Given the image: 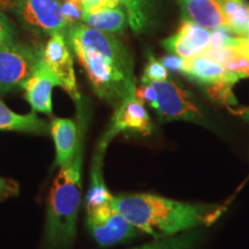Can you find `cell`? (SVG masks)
<instances>
[{
    "mask_svg": "<svg viewBox=\"0 0 249 249\" xmlns=\"http://www.w3.org/2000/svg\"><path fill=\"white\" fill-rule=\"evenodd\" d=\"M113 195L104 181H92L87 194V227L98 245L108 247L126 242L139 234L112 202Z\"/></svg>",
    "mask_w": 249,
    "mask_h": 249,
    "instance_id": "277c9868",
    "label": "cell"
},
{
    "mask_svg": "<svg viewBox=\"0 0 249 249\" xmlns=\"http://www.w3.org/2000/svg\"><path fill=\"white\" fill-rule=\"evenodd\" d=\"M227 20V31L241 37L249 21V2L246 0H219Z\"/></svg>",
    "mask_w": 249,
    "mask_h": 249,
    "instance_id": "ac0fdd59",
    "label": "cell"
},
{
    "mask_svg": "<svg viewBox=\"0 0 249 249\" xmlns=\"http://www.w3.org/2000/svg\"><path fill=\"white\" fill-rule=\"evenodd\" d=\"M42 57V51L12 42L0 48V92L22 88L33 75Z\"/></svg>",
    "mask_w": 249,
    "mask_h": 249,
    "instance_id": "52a82bcc",
    "label": "cell"
},
{
    "mask_svg": "<svg viewBox=\"0 0 249 249\" xmlns=\"http://www.w3.org/2000/svg\"><path fill=\"white\" fill-rule=\"evenodd\" d=\"M233 113H236L239 117H241L242 119L248 121L249 123V107H244V108H240V110L235 111V110H232Z\"/></svg>",
    "mask_w": 249,
    "mask_h": 249,
    "instance_id": "484cf974",
    "label": "cell"
},
{
    "mask_svg": "<svg viewBox=\"0 0 249 249\" xmlns=\"http://www.w3.org/2000/svg\"><path fill=\"white\" fill-rule=\"evenodd\" d=\"M13 40V30L6 15L0 11V48Z\"/></svg>",
    "mask_w": 249,
    "mask_h": 249,
    "instance_id": "603a6c76",
    "label": "cell"
},
{
    "mask_svg": "<svg viewBox=\"0 0 249 249\" xmlns=\"http://www.w3.org/2000/svg\"><path fill=\"white\" fill-rule=\"evenodd\" d=\"M50 134L55 145V166H66L73 160L79 140V123L70 118H53Z\"/></svg>",
    "mask_w": 249,
    "mask_h": 249,
    "instance_id": "4fadbf2b",
    "label": "cell"
},
{
    "mask_svg": "<svg viewBox=\"0 0 249 249\" xmlns=\"http://www.w3.org/2000/svg\"><path fill=\"white\" fill-rule=\"evenodd\" d=\"M66 40L99 98L117 108L135 95L132 58L113 34L79 22L68 28Z\"/></svg>",
    "mask_w": 249,
    "mask_h": 249,
    "instance_id": "6da1fadb",
    "label": "cell"
},
{
    "mask_svg": "<svg viewBox=\"0 0 249 249\" xmlns=\"http://www.w3.org/2000/svg\"><path fill=\"white\" fill-rule=\"evenodd\" d=\"M42 58L58 79L61 88L76 103V107L80 105L81 95L77 88L73 57L66 40V35L61 33L51 35L43 49Z\"/></svg>",
    "mask_w": 249,
    "mask_h": 249,
    "instance_id": "ba28073f",
    "label": "cell"
},
{
    "mask_svg": "<svg viewBox=\"0 0 249 249\" xmlns=\"http://www.w3.org/2000/svg\"><path fill=\"white\" fill-rule=\"evenodd\" d=\"M0 130L44 135L50 133V124L34 111L27 114L17 113L0 99Z\"/></svg>",
    "mask_w": 249,
    "mask_h": 249,
    "instance_id": "9a60e30c",
    "label": "cell"
},
{
    "mask_svg": "<svg viewBox=\"0 0 249 249\" xmlns=\"http://www.w3.org/2000/svg\"><path fill=\"white\" fill-rule=\"evenodd\" d=\"M11 5L9 0H0V8H6Z\"/></svg>",
    "mask_w": 249,
    "mask_h": 249,
    "instance_id": "83f0119b",
    "label": "cell"
},
{
    "mask_svg": "<svg viewBox=\"0 0 249 249\" xmlns=\"http://www.w3.org/2000/svg\"><path fill=\"white\" fill-rule=\"evenodd\" d=\"M18 192V185L17 182L0 177V200L7 198L12 195H17Z\"/></svg>",
    "mask_w": 249,
    "mask_h": 249,
    "instance_id": "cb8c5ba5",
    "label": "cell"
},
{
    "mask_svg": "<svg viewBox=\"0 0 249 249\" xmlns=\"http://www.w3.org/2000/svg\"><path fill=\"white\" fill-rule=\"evenodd\" d=\"M17 12L22 22L35 31L66 35L68 26L61 14L59 0H14Z\"/></svg>",
    "mask_w": 249,
    "mask_h": 249,
    "instance_id": "9c48e42d",
    "label": "cell"
},
{
    "mask_svg": "<svg viewBox=\"0 0 249 249\" xmlns=\"http://www.w3.org/2000/svg\"><path fill=\"white\" fill-rule=\"evenodd\" d=\"M169 79L167 68L160 60L154 57V54L149 53L148 62L144 67V71L141 77V82H152V81H164Z\"/></svg>",
    "mask_w": 249,
    "mask_h": 249,
    "instance_id": "44dd1931",
    "label": "cell"
},
{
    "mask_svg": "<svg viewBox=\"0 0 249 249\" xmlns=\"http://www.w3.org/2000/svg\"><path fill=\"white\" fill-rule=\"evenodd\" d=\"M241 37H244V38H248V39H249V21H248L247 26H246V28H245L244 34H242Z\"/></svg>",
    "mask_w": 249,
    "mask_h": 249,
    "instance_id": "4316f807",
    "label": "cell"
},
{
    "mask_svg": "<svg viewBox=\"0 0 249 249\" xmlns=\"http://www.w3.org/2000/svg\"><path fill=\"white\" fill-rule=\"evenodd\" d=\"M85 13V7L81 0H64L61 2V14L68 28L82 22Z\"/></svg>",
    "mask_w": 249,
    "mask_h": 249,
    "instance_id": "ffe728a7",
    "label": "cell"
},
{
    "mask_svg": "<svg viewBox=\"0 0 249 249\" xmlns=\"http://www.w3.org/2000/svg\"><path fill=\"white\" fill-rule=\"evenodd\" d=\"M85 7L86 13H92V12L101 11L104 8H111L119 6V2L114 0H81Z\"/></svg>",
    "mask_w": 249,
    "mask_h": 249,
    "instance_id": "7402d4cb",
    "label": "cell"
},
{
    "mask_svg": "<svg viewBox=\"0 0 249 249\" xmlns=\"http://www.w3.org/2000/svg\"><path fill=\"white\" fill-rule=\"evenodd\" d=\"M54 87H60L59 81L40 57L33 75L22 86L24 98L34 112L52 116V90Z\"/></svg>",
    "mask_w": 249,
    "mask_h": 249,
    "instance_id": "7c38bea8",
    "label": "cell"
},
{
    "mask_svg": "<svg viewBox=\"0 0 249 249\" xmlns=\"http://www.w3.org/2000/svg\"><path fill=\"white\" fill-rule=\"evenodd\" d=\"M79 140L73 160L55 176L49 195L46 211L44 246L46 249H67L76 235L77 214L81 204V171L85 151L88 119L82 105L77 107Z\"/></svg>",
    "mask_w": 249,
    "mask_h": 249,
    "instance_id": "3957f363",
    "label": "cell"
},
{
    "mask_svg": "<svg viewBox=\"0 0 249 249\" xmlns=\"http://www.w3.org/2000/svg\"><path fill=\"white\" fill-rule=\"evenodd\" d=\"M154 130V124L150 119L148 111L145 110L144 103L135 97L129 96L116 108L111 124L104 134V138L111 141L117 134L129 132L150 135Z\"/></svg>",
    "mask_w": 249,
    "mask_h": 249,
    "instance_id": "30bf717a",
    "label": "cell"
},
{
    "mask_svg": "<svg viewBox=\"0 0 249 249\" xmlns=\"http://www.w3.org/2000/svg\"><path fill=\"white\" fill-rule=\"evenodd\" d=\"M189 20L207 29L227 30V20L219 0H179Z\"/></svg>",
    "mask_w": 249,
    "mask_h": 249,
    "instance_id": "5bb4252c",
    "label": "cell"
},
{
    "mask_svg": "<svg viewBox=\"0 0 249 249\" xmlns=\"http://www.w3.org/2000/svg\"><path fill=\"white\" fill-rule=\"evenodd\" d=\"M197 241L198 232H188L180 235L156 239L154 242L132 249H194Z\"/></svg>",
    "mask_w": 249,
    "mask_h": 249,
    "instance_id": "d6986e66",
    "label": "cell"
},
{
    "mask_svg": "<svg viewBox=\"0 0 249 249\" xmlns=\"http://www.w3.org/2000/svg\"><path fill=\"white\" fill-rule=\"evenodd\" d=\"M213 30L203 28L191 20H185L179 31L164 39L161 45L171 54L188 59L201 55L210 46Z\"/></svg>",
    "mask_w": 249,
    "mask_h": 249,
    "instance_id": "8fae6325",
    "label": "cell"
},
{
    "mask_svg": "<svg viewBox=\"0 0 249 249\" xmlns=\"http://www.w3.org/2000/svg\"><path fill=\"white\" fill-rule=\"evenodd\" d=\"M180 73L197 85L204 87L208 95L213 101L223 105L236 104L232 88L240 80V76L231 71H227L210 58L205 55H196L183 59Z\"/></svg>",
    "mask_w": 249,
    "mask_h": 249,
    "instance_id": "8992f818",
    "label": "cell"
},
{
    "mask_svg": "<svg viewBox=\"0 0 249 249\" xmlns=\"http://www.w3.org/2000/svg\"><path fill=\"white\" fill-rule=\"evenodd\" d=\"M135 97L148 103L163 123L187 120L201 124L204 119L191 95L169 79L142 83L136 87Z\"/></svg>",
    "mask_w": 249,
    "mask_h": 249,
    "instance_id": "5b68a950",
    "label": "cell"
},
{
    "mask_svg": "<svg viewBox=\"0 0 249 249\" xmlns=\"http://www.w3.org/2000/svg\"><path fill=\"white\" fill-rule=\"evenodd\" d=\"M117 210L139 231L155 239L167 238L203 224H213L222 208L193 204L154 194H126L112 198Z\"/></svg>",
    "mask_w": 249,
    "mask_h": 249,
    "instance_id": "7a4b0ae2",
    "label": "cell"
},
{
    "mask_svg": "<svg viewBox=\"0 0 249 249\" xmlns=\"http://www.w3.org/2000/svg\"><path fill=\"white\" fill-rule=\"evenodd\" d=\"M123 6L127 13L129 28L135 34L147 31L152 24L155 0H114Z\"/></svg>",
    "mask_w": 249,
    "mask_h": 249,
    "instance_id": "e0dca14e",
    "label": "cell"
},
{
    "mask_svg": "<svg viewBox=\"0 0 249 249\" xmlns=\"http://www.w3.org/2000/svg\"><path fill=\"white\" fill-rule=\"evenodd\" d=\"M183 59L185 58L178 57V55H176V54H171V55H165V57L161 58L160 62L167 68V70L180 71V70H181V67H182Z\"/></svg>",
    "mask_w": 249,
    "mask_h": 249,
    "instance_id": "d4e9b609",
    "label": "cell"
},
{
    "mask_svg": "<svg viewBox=\"0 0 249 249\" xmlns=\"http://www.w3.org/2000/svg\"><path fill=\"white\" fill-rule=\"evenodd\" d=\"M82 22L97 30L116 34L126 28L128 18L124 8L119 5L117 7L104 8L92 13H85Z\"/></svg>",
    "mask_w": 249,
    "mask_h": 249,
    "instance_id": "2e32d148",
    "label": "cell"
}]
</instances>
